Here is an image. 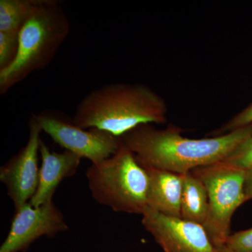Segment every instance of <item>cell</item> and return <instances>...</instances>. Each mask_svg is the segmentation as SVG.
<instances>
[{"instance_id":"cell-18","label":"cell","mask_w":252,"mask_h":252,"mask_svg":"<svg viewBox=\"0 0 252 252\" xmlns=\"http://www.w3.org/2000/svg\"><path fill=\"white\" fill-rule=\"evenodd\" d=\"M244 194L247 200L252 199V167L245 170L243 184Z\"/></svg>"},{"instance_id":"cell-6","label":"cell","mask_w":252,"mask_h":252,"mask_svg":"<svg viewBox=\"0 0 252 252\" xmlns=\"http://www.w3.org/2000/svg\"><path fill=\"white\" fill-rule=\"evenodd\" d=\"M41 130L61 147L87 158L92 163L102 161L117 153L121 147L119 137L97 128L84 129L54 112L32 114Z\"/></svg>"},{"instance_id":"cell-10","label":"cell","mask_w":252,"mask_h":252,"mask_svg":"<svg viewBox=\"0 0 252 252\" xmlns=\"http://www.w3.org/2000/svg\"><path fill=\"white\" fill-rule=\"evenodd\" d=\"M39 154L41 165L39 170L37 189L29 203L34 207L53 201L55 192L60 184L77 172L81 158L64 150L62 153L51 152L45 143L41 141Z\"/></svg>"},{"instance_id":"cell-9","label":"cell","mask_w":252,"mask_h":252,"mask_svg":"<svg viewBox=\"0 0 252 252\" xmlns=\"http://www.w3.org/2000/svg\"><path fill=\"white\" fill-rule=\"evenodd\" d=\"M142 223L164 252H217L203 225L148 208Z\"/></svg>"},{"instance_id":"cell-3","label":"cell","mask_w":252,"mask_h":252,"mask_svg":"<svg viewBox=\"0 0 252 252\" xmlns=\"http://www.w3.org/2000/svg\"><path fill=\"white\" fill-rule=\"evenodd\" d=\"M69 32V19L59 1L40 0L20 32L16 59L0 70V94L47 67Z\"/></svg>"},{"instance_id":"cell-11","label":"cell","mask_w":252,"mask_h":252,"mask_svg":"<svg viewBox=\"0 0 252 252\" xmlns=\"http://www.w3.org/2000/svg\"><path fill=\"white\" fill-rule=\"evenodd\" d=\"M147 170L150 178L149 208L166 216L181 218L183 175L164 170Z\"/></svg>"},{"instance_id":"cell-16","label":"cell","mask_w":252,"mask_h":252,"mask_svg":"<svg viewBox=\"0 0 252 252\" xmlns=\"http://www.w3.org/2000/svg\"><path fill=\"white\" fill-rule=\"evenodd\" d=\"M225 247L238 252H252V228L230 235Z\"/></svg>"},{"instance_id":"cell-12","label":"cell","mask_w":252,"mask_h":252,"mask_svg":"<svg viewBox=\"0 0 252 252\" xmlns=\"http://www.w3.org/2000/svg\"><path fill=\"white\" fill-rule=\"evenodd\" d=\"M208 211V197L202 181L189 172L183 175L181 218L203 225Z\"/></svg>"},{"instance_id":"cell-17","label":"cell","mask_w":252,"mask_h":252,"mask_svg":"<svg viewBox=\"0 0 252 252\" xmlns=\"http://www.w3.org/2000/svg\"><path fill=\"white\" fill-rule=\"evenodd\" d=\"M252 124V104L225 123L218 130V134H225ZM222 134V135H223Z\"/></svg>"},{"instance_id":"cell-1","label":"cell","mask_w":252,"mask_h":252,"mask_svg":"<svg viewBox=\"0 0 252 252\" xmlns=\"http://www.w3.org/2000/svg\"><path fill=\"white\" fill-rule=\"evenodd\" d=\"M252 134V124L215 137L190 139L177 126L160 130L146 124L119 138L144 168L184 175L221 161Z\"/></svg>"},{"instance_id":"cell-4","label":"cell","mask_w":252,"mask_h":252,"mask_svg":"<svg viewBox=\"0 0 252 252\" xmlns=\"http://www.w3.org/2000/svg\"><path fill=\"white\" fill-rule=\"evenodd\" d=\"M86 177L93 198L114 212L142 215L149 207L148 170L122 143L112 157L91 164Z\"/></svg>"},{"instance_id":"cell-13","label":"cell","mask_w":252,"mask_h":252,"mask_svg":"<svg viewBox=\"0 0 252 252\" xmlns=\"http://www.w3.org/2000/svg\"><path fill=\"white\" fill-rule=\"evenodd\" d=\"M40 0H1L0 32L19 35Z\"/></svg>"},{"instance_id":"cell-7","label":"cell","mask_w":252,"mask_h":252,"mask_svg":"<svg viewBox=\"0 0 252 252\" xmlns=\"http://www.w3.org/2000/svg\"><path fill=\"white\" fill-rule=\"evenodd\" d=\"M67 229L62 212L54 201L37 207L28 202L15 209L9 233L0 247V252L26 251L41 237L52 238Z\"/></svg>"},{"instance_id":"cell-19","label":"cell","mask_w":252,"mask_h":252,"mask_svg":"<svg viewBox=\"0 0 252 252\" xmlns=\"http://www.w3.org/2000/svg\"><path fill=\"white\" fill-rule=\"evenodd\" d=\"M217 252H238L233 251V250H230V249L227 248L226 247H224L220 250H217Z\"/></svg>"},{"instance_id":"cell-8","label":"cell","mask_w":252,"mask_h":252,"mask_svg":"<svg viewBox=\"0 0 252 252\" xmlns=\"http://www.w3.org/2000/svg\"><path fill=\"white\" fill-rule=\"evenodd\" d=\"M41 132L40 126L31 116L27 144L0 168V180L6 186L15 209L30 202L37 189Z\"/></svg>"},{"instance_id":"cell-5","label":"cell","mask_w":252,"mask_h":252,"mask_svg":"<svg viewBox=\"0 0 252 252\" xmlns=\"http://www.w3.org/2000/svg\"><path fill=\"white\" fill-rule=\"evenodd\" d=\"M206 189L208 211L203 227L217 250L225 247L230 236L231 218L246 201L243 184L245 170L220 163L193 170Z\"/></svg>"},{"instance_id":"cell-14","label":"cell","mask_w":252,"mask_h":252,"mask_svg":"<svg viewBox=\"0 0 252 252\" xmlns=\"http://www.w3.org/2000/svg\"><path fill=\"white\" fill-rule=\"evenodd\" d=\"M217 163L242 170L252 168V134L244 140L230 155Z\"/></svg>"},{"instance_id":"cell-2","label":"cell","mask_w":252,"mask_h":252,"mask_svg":"<svg viewBox=\"0 0 252 252\" xmlns=\"http://www.w3.org/2000/svg\"><path fill=\"white\" fill-rule=\"evenodd\" d=\"M167 113L165 99L149 86L116 83L86 94L77 104L72 122L121 137L141 125L165 124Z\"/></svg>"},{"instance_id":"cell-15","label":"cell","mask_w":252,"mask_h":252,"mask_svg":"<svg viewBox=\"0 0 252 252\" xmlns=\"http://www.w3.org/2000/svg\"><path fill=\"white\" fill-rule=\"evenodd\" d=\"M19 35L0 32V70L9 67L16 59Z\"/></svg>"}]
</instances>
